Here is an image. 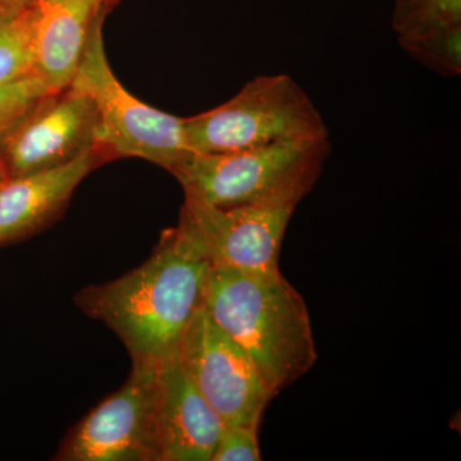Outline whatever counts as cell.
<instances>
[{"instance_id": "cell-19", "label": "cell", "mask_w": 461, "mask_h": 461, "mask_svg": "<svg viewBox=\"0 0 461 461\" xmlns=\"http://www.w3.org/2000/svg\"><path fill=\"white\" fill-rule=\"evenodd\" d=\"M8 180V173L5 171V167L3 165L2 160H0V187L5 184V181Z\"/></svg>"}, {"instance_id": "cell-6", "label": "cell", "mask_w": 461, "mask_h": 461, "mask_svg": "<svg viewBox=\"0 0 461 461\" xmlns=\"http://www.w3.org/2000/svg\"><path fill=\"white\" fill-rule=\"evenodd\" d=\"M160 366L132 364L131 375L78 421L54 460L159 461L157 430Z\"/></svg>"}, {"instance_id": "cell-8", "label": "cell", "mask_w": 461, "mask_h": 461, "mask_svg": "<svg viewBox=\"0 0 461 461\" xmlns=\"http://www.w3.org/2000/svg\"><path fill=\"white\" fill-rule=\"evenodd\" d=\"M98 136L93 102L67 86L42 99L9 132L0 144V160L8 177L47 171L99 149Z\"/></svg>"}, {"instance_id": "cell-13", "label": "cell", "mask_w": 461, "mask_h": 461, "mask_svg": "<svg viewBox=\"0 0 461 461\" xmlns=\"http://www.w3.org/2000/svg\"><path fill=\"white\" fill-rule=\"evenodd\" d=\"M30 5L0 11V84L35 72Z\"/></svg>"}, {"instance_id": "cell-10", "label": "cell", "mask_w": 461, "mask_h": 461, "mask_svg": "<svg viewBox=\"0 0 461 461\" xmlns=\"http://www.w3.org/2000/svg\"><path fill=\"white\" fill-rule=\"evenodd\" d=\"M108 156L100 149L57 168L8 177L0 187V248L30 238L65 211L78 185Z\"/></svg>"}, {"instance_id": "cell-3", "label": "cell", "mask_w": 461, "mask_h": 461, "mask_svg": "<svg viewBox=\"0 0 461 461\" xmlns=\"http://www.w3.org/2000/svg\"><path fill=\"white\" fill-rule=\"evenodd\" d=\"M330 151V139L278 141L227 153H194L171 173L185 196L217 208L299 204L314 189Z\"/></svg>"}, {"instance_id": "cell-7", "label": "cell", "mask_w": 461, "mask_h": 461, "mask_svg": "<svg viewBox=\"0 0 461 461\" xmlns=\"http://www.w3.org/2000/svg\"><path fill=\"white\" fill-rule=\"evenodd\" d=\"M178 359L224 426H260L275 396L250 357L203 306L182 338Z\"/></svg>"}, {"instance_id": "cell-9", "label": "cell", "mask_w": 461, "mask_h": 461, "mask_svg": "<svg viewBox=\"0 0 461 461\" xmlns=\"http://www.w3.org/2000/svg\"><path fill=\"white\" fill-rule=\"evenodd\" d=\"M296 206L276 203L217 208L185 196L181 212L204 242L212 266L277 273L282 242Z\"/></svg>"}, {"instance_id": "cell-16", "label": "cell", "mask_w": 461, "mask_h": 461, "mask_svg": "<svg viewBox=\"0 0 461 461\" xmlns=\"http://www.w3.org/2000/svg\"><path fill=\"white\" fill-rule=\"evenodd\" d=\"M51 93L36 72L0 84V144Z\"/></svg>"}, {"instance_id": "cell-20", "label": "cell", "mask_w": 461, "mask_h": 461, "mask_svg": "<svg viewBox=\"0 0 461 461\" xmlns=\"http://www.w3.org/2000/svg\"><path fill=\"white\" fill-rule=\"evenodd\" d=\"M120 2V0H109V3H111V7L113 8L117 3Z\"/></svg>"}, {"instance_id": "cell-4", "label": "cell", "mask_w": 461, "mask_h": 461, "mask_svg": "<svg viewBox=\"0 0 461 461\" xmlns=\"http://www.w3.org/2000/svg\"><path fill=\"white\" fill-rule=\"evenodd\" d=\"M185 130L195 154L330 139L323 115L313 100L285 74L257 76L229 102L185 118Z\"/></svg>"}, {"instance_id": "cell-1", "label": "cell", "mask_w": 461, "mask_h": 461, "mask_svg": "<svg viewBox=\"0 0 461 461\" xmlns=\"http://www.w3.org/2000/svg\"><path fill=\"white\" fill-rule=\"evenodd\" d=\"M212 267L204 242L181 212L147 262L117 280L84 288L75 302L122 339L132 364L162 366L178 357L204 302Z\"/></svg>"}, {"instance_id": "cell-2", "label": "cell", "mask_w": 461, "mask_h": 461, "mask_svg": "<svg viewBox=\"0 0 461 461\" xmlns=\"http://www.w3.org/2000/svg\"><path fill=\"white\" fill-rule=\"evenodd\" d=\"M203 308L250 357L273 396L317 362L308 308L281 272L212 267Z\"/></svg>"}, {"instance_id": "cell-5", "label": "cell", "mask_w": 461, "mask_h": 461, "mask_svg": "<svg viewBox=\"0 0 461 461\" xmlns=\"http://www.w3.org/2000/svg\"><path fill=\"white\" fill-rule=\"evenodd\" d=\"M103 23L93 30L69 86L84 93L95 107L100 150L109 158H141L171 172L194 154L185 118L141 102L118 81L105 54Z\"/></svg>"}, {"instance_id": "cell-14", "label": "cell", "mask_w": 461, "mask_h": 461, "mask_svg": "<svg viewBox=\"0 0 461 461\" xmlns=\"http://www.w3.org/2000/svg\"><path fill=\"white\" fill-rule=\"evenodd\" d=\"M400 47L417 62L444 77L461 74V25L420 35L402 36Z\"/></svg>"}, {"instance_id": "cell-11", "label": "cell", "mask_w": 461, "mask_h": 461, "mask_svg": "<svg viewBox=\"0 0 461 461\" xmlns=\"http://www.w3.org/2000/svg\"><path fill=\"white\" fill-rule=\"evenodd\" d=\"M111 9L109 0H32L35 72L51 91L69 86L93 30Z\"/></svg>"}, {"instance_id": "cell-15", "label": "cell", "mask_w": 461, "mask_h": 461, "mask_svg": "<svg viewBox=\"0 0 461 461\" xmlns=\"http://www.w3.org/2000/svg\"><path fill=\"white\" fill-rule=\"evenodd\" d=\"M461 25V0H396L393 29L397 38Z\"/></svg>"}, {"instance_id": "cell-17", "label": "cell", "mask_w": 461, "mask_h": 461, "mask_svg": "<svg viewBox=\"0 0 461 461\" xmlns=\"http://www.w3.org/2000/svg\"><path fill=\"white\" fill-rule=\"evenodd\" d=\"M258 426H224L212 461H259Z\"/></svg>"}, {"instance_id": "cell-18", "label": "cell", "mask_w": 461, "mask_h": 461, "mask_svg": "<svg viewBox=\"0 0 461 461\" xmlns=\"http://www.w3.org/2000/svg\"><path fill=\"white\" fill-rule=\"evenodd\" d=\"M32 0H0V11H11L26 7Z\"/></svg>"}, {"instance_id": "cell-12", "label": "cell", "mask_w": 461, "mask_h": 461, "mask_svg": "<svg viewBox=\"0 0 461 461\" xmlns=\"http://www.w3.org/2000/svg\"><path fill=\"white\" fill-rule=\"evenodd\" d=\"M224 423L194 386L180 359L160 366L157 430L159 461H212Z\"/></svg>"}]
</instances>
